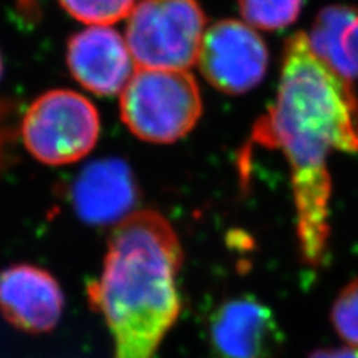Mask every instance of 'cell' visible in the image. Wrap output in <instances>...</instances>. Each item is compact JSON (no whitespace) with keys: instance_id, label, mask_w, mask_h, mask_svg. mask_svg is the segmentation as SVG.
Segmentation results:
<instances>
[{"instance_id":"cell-3","label":"cell","mask_w":358,"mask_h":358,"mask_svg":"<svg viewBox=\"0 0 358 358\" xmlns=\"http://www.w3.org/2000/svg\"><path fill=\"white\" fill-rule=\"evenodd\" d=\"M200 90L187 71L139 69L120 96L121 118L139 139L172 143L194 129L201 117Z\"/></svg>"},{"instance_id":"cell-11","label":"cell","mask_w":358,"mask_h":358,"mask_svg":"<svg viewBox=\"0 0 358 358\" xmlns=\"http://www.w3.org/2000/svg\"><path fill=\"white\" fill-rule=\"evenodd\" d=\"M310 50L345 80L358 78V10L331 5L320 10L308 35Z\"/></svg>"},{"instance_id":"cell-16","label":"cell","mask_w":358,"mask_h":358,"mask_svg":"<svg viewBox=\"0 0 358 358\" xmlns=\"http://www.w3.org/2000/svg\"><path fill=\"white\" fill-rule=\"evenodd\" d=\"M309 358H358V350L352 346L346 348H329L313 351Z\"/></svg>"},{"instance_id":"cell-8","label":"cell","mask_w":358,"mask_h":358,"mask_svg":"<svg viewBox=\"0 0 358 358\" xmlns=\"http://www.w3.org/2000/svg\"><path fill=\"white\" fill-rule=\"evenodd\" d=\"M63 308L62 287L45 268L22 263L0 272V312L14 327L48 333L59 324Z\"/></svg>"},{"instance_id":"cell-13","label":"cell","mask_w":358,"mask_h":358,"mask_svg":"<svg viewBox=\"0 0 358 358\" xmlns=\"http://www.w3.org/2000/svg\"><path fill=\"white\" fill-rule=\"evenodd\" d=\"M75 20L90 26H110L130 15L136 0H59Z\"/></svg>"},{"instance_id":"cell-15","label":"cell","mask_w":358,"mask_h":358,"mask_svg":"<svg viewBox=\"0 0 358 358\" xmlns=\"http://www.w3.org/2000/svg\"><path fill=\"white\" fill-rule=\"evenodd\" d=\"M10 106L0 103V176L13 163V143L15 129L10 121Z\"/></svg>"},{"instance_id":"cell-1","label":"cell","mask_w":358,"mask_h":358,"mask_svg":"<svg viewBox=\"0 0 358 358\" xmlns=\"http://www.w3.org/2000/svg\"><path fill=\"white\" fill-rule=\"evenodd\" d=\"M251 142L285 155L299 215L327 214L329 154L358 152V96L317 57L303 31L285 43L276 100L255 122Z\"/></svg>"},{"instance_id":"cell-14","label":"cell","mask_w":358,"mask_h":358,"mask_svg":"<svg viewBox=\"0 0 358 358\" xmlns=\"http://www.w3.org/2000/svg\"><path fill=\"white\" fill-rule=\"evenodd\" d=\"M331 321L341 338L358 350V279L346 285L336 299Z\"/></svg>"},{"instance_id":"cell-17","label":"cell","mask_w":358,"mask_h":358,"mask_svg":"<svg viewBox=\"0 0 358 358\" xmlns=\"http://www.w3.org/2000/svg\"><path fill=\"white\" fill-rule=\"evenodd\" d=\"M2 72H3V62H2V55H0V78H2Z\"/></svg>"},{"instance_id":"cell-9","label":"cell","mask_w":358,"mask_h":358,"mask_svg":"<svg viewBox=\"0 0 358 358\" xmlns=\"http://www.w3.org/2000/svg\"><path fill=\"white\" fill-rule=\"evenodd\" d=\"M66 60L75 81L97 96L121 93L133 75L126 39L109 26H90L67 42Z\"/></svg>"},{"instance_id":"cell-4","label":"cell","mask_w":358,"mask_h":358,"mask_svg":"<svg viewBox=\"0 0 358 358\" xmlns=\"http://www.w3.org/2000/svg\"><path fill=\"white\" fill-rule=\"evenodd\" d=\"M206 15L197 0H141L126 27L139 69L187 71L197 63Z\"/></svg>"},{"instance_id":"cell-10","label":"cell","mask_w":358,"mask_h":358,"mask_svg":"<svg viewBox=\"0 0 358 358\" xmlns=\"http://www.w3.org/2000/svg\"><path fill=\"white\" fill-rule=\"evenodd\" d=\"M75 212L85 222L105 226L127 215L136 201L130 167L118 159L88 164L71 189Z\"/></svg>"},{"instance_id":"cell-12","label":"cell","mask_w":358,"mask_h":358,"mask_svg":"<svg viewBox=\"0 0 358 358\" xmlns=\"http://www.w3.org/2000/svg\"><path fill=\"white\" fill-rule=\"evenodd\" d=\"M305 0H238L243 20L251 27L281 30L299 18Z\"/></svg>"},{"instance_id":"cell-7","label":"cell","mask_w":358,"mask_h":358,"mask_svg":"<svg viewBox=\"0 0 358 358\" xmlns=\"http://www.w3.org/2000/svg\"><path fill=\"white\" fill-rule=\"evenodd\" d=\"M281 339L273 312L251 296L222 301L209 318V341L218 358H268Z\"/></svg>"},{"instance_id":"cell-2","label":"cell","mask_w":358,"mask_h":358,"mask_svg":"<svg viewBox=\"0 0 358 358\" xmlns=\"http://www.w3.org/2000/svg\"><path fill=\"white\" fill-rule=\"evenodd\" d=\"M181 242L155 210H139L112 230L102 272L88 284L92 308L114 339V358H152L181 312Z\"/></svg>"},{"instance_id":"cell-5","label":"cell","mask_w":358,"mask_h":358,"mask_svg":"<svg viewBox=\"0 0 358 358\" xmlns=\"http://www.w3.org/2000/svg\"><path fill=\"white\" fill-rule=\"evenodd\" d=\"M20 133L33 159L47 166H66L80 162L96 147L100 117L80 93L51 90L27 108Z\"/></svg>"},{"instance_id":"cell-6","label":"cell","mask_w":358,"mask_h":358,"mask_svg":"<svg viewBox=\"0 0 358 358\" xmlns=\"http://www.w3.org/2000/svg\"><path fill=\"white\" fill-rule=\"evenodd\" d=\"M197 63L212 87L224 94L239 96L263 81L268 51L250 24L221 20L206 29Z\"/></svg>"}]
</instances>
